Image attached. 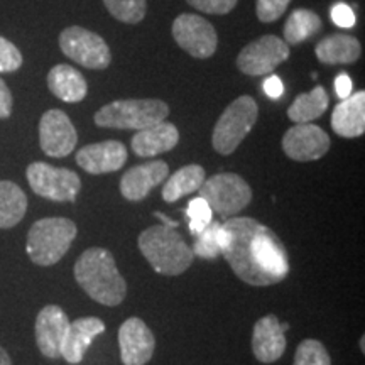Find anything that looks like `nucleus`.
Returning a JSON list of instances; mask_svg holds the SVG:
<instances>
[{
	"mask_svg": "<svg viewBox=\"0 0 365 365\" xmlns=\"http://www.w3.org/2000/svg\"><path fill=\"white\" fill-rule=\"evenodd\" d=\"M228 245L223 257L237 277L250 286H272L289 274V255L279 237L254 218L235 217L223 223Z\"/></svg>",
	"mask_w": 365,
	"mask_h": 365,
	"instance_id": "f257e3e1",
	"label": "nucleus"
},
{
	"mask_svg": "<svg viewBox=\"0 0 365 365\" xmlns=\"http://www.w3.org/2000/svg\"><path fill=\"white\" fill-rule=\"evenodd\" d=\"M75 279L91 299L103 307H118L127 294V282L118 272L110 250L86 249L75 264Z\"/></svg>",
	"mask_w": 365,
	"mask_h": 365,
	"instance_id": "f03ea898",
	"label": "nucleus"
},
{
	"mask_svg": "<svg viewBox=\"0 0 365 365\" xmlns=\"http://www.w3.org/2000/svg\"><path fill=\"white\" fill-rule=\"evenodd\" d=\"M139 250L150 267L163 276H180L195 261V254L175 228L154 225L139 235Z\"/></svg>",
	"mask_w": 365,
	"mask_h": 365,
	"instance_id": "7ed1b4c3",
	"label": "nucleus"
},
{
	"mask_svg": "<svg viewBox=\"0 0 365 365\" xmlns=\"http://www.w3.org/2000/svg\"><path fill=\"white\" fill-rule=\"evenodd\" d=\"M76 234L78 228L70 218H41L27 234V255L38 266H54L70 250Z\"/></svg>",
	"mask_w": 365,
	"mask_h": 365,
	"instance_id": "20e7f679",
	"label": "nucleus"
},
{
	"mask_svg": "<svg viewBox=\"0 0 365 365\" xmlns=\"http://www.w3.org/2000/svg\"><path fill=\"white\" fill-rule=\"evenodd\" d=\"M170 107L163 100H115L95 113V124L105 129L143 130L166 120Z\"/></svg>",
	"mask_w": 365,
	"mask_h": 365,
	"instance_id": "39448f33",
	"label": "nucleus"
},
{
	"mask_svg": "<svg viewBox=\"0 0 365 365\" xmlns=\"http://www.w3.org/2000/svg\"><path fill=\"white\" fill-rule=\"evenodd\" d=\"M257 103L249 95H242L225 108L213 129L212 143L218 154L228 156L239 148L257 120Z\"/></svg>",
	"mask_w": 365,
	"mask_h": 365,
	"instance_id": "423d86ee",
	"label": "nucleus"
},
{
	"mask_svg": "<svg viewBox=\"0 0 365 365\" xmlns=\"http://www.w3.org/2000/svg\"><path fill=\"white\" fill-rule=\"evenodd\" d=\"M198 193L203 200H207L212 212L227 220L240 213L252 200L249 182L234 173H220L210 180H205Z\"/></svg>",
	"mask_w": 365,
	"mask_h": 365,
	"instance_id": "0eeeda50",
	"label": "nucleus"
},
{
	"mask_svg": "<svg viewBox=\"0 0 365 365\" xmlns=\"http://www.w3.org/2000/svg\"><path fill=\"white\" fill-rule=\"evenodd\" d=\"M26 176L31 190L51 202H75L81 190V181L75 171L51 166L48 163L29 164Z\"/></svg>",
	"mask_w": 365,
	"mask_h": 365,
	"instance_id": "6e6552de",
	"label": "nucleus"
},
{
	"mask_svg": "<svg viewBox=\"0 0 365 365\" xmlns=\"http://www.w3.org/2000/svg\"><path fill=\"white\" fill-rule=\"evenodd\" d=\"M59 48L65 56L90 70H105L112 61L110 48L102 36L80 26L66 27L59 34Z\"/></svg>",
	"mask_w": 365,
	"mask_h": 365,
	"instance_id": "1a4fd4ad",
	"label": "nucleus"
},
{
	"mask_svg": "<svg viewBox=\"0 0 365 365\" xmlns=\"http://www.w3.org/2000/svg\"><path fill=\"white\" fill-rule=\"evenodd\" d=\"M289 58V46L277 36H262L242 49L237 66L249 76H264Z\"/></svg>",
	"mask_w": 365,
	"mask_h": 365,
	"instance_id": "9d476101",
	"label": "nucleus"
},
{
	"mask_svg": "<svg viewBox=\"0 0 365 365\" xmlns=\"http://www.w3.org/2000/svg\"><path fill=\"white\" fill-rule=\"evenodd\" d=\"M173 36L176 43L191 56L205 59L217 51L218 38L213 26L196 14H181L173 22Z\"/></svg>",
	"mask_w": 365,
	"mask_h": 365,
	"instance_id": "9b49d317",
	"label": "nucleus"
},
{
	"mask_svg": "<svg viewBox=\"0 0 365 365\" xmlns=\"http://www.w3.org/2000/svg\"><path fill=\"white\" fill-rule=\"evenodd\" d=\"M78 134L65 112L48 110L39 122V144L49 158H66L73 153Z\"/></svg>",
	"mask_w": 365,
	"mask_h": 365,
	"instance_id": "f8f14e48",
	"label": "nucleus"
},
{
	"mask_svg": "<svg viewBox=\"0 0 365 365\" xmlns=\"http://www.w3.org/2000/svg\"><path fill=\"white\" fill-rule=\"evenodd\" d=\"M282 149L293 161H317L330 149V137L318 125L296 124L282 137Z\"/></svg>",
	"mask_w": 365,
	"mask_h": 365,
	"instance_id": "ddd939ff",
	"label": "nucleus"
},
{
	"mask_svg": "<svg viewBox=\"0 0 365 365\" xmlns=\"http://www.w3.org/2000/svg\"><path fill=\"white\" fill-rule=\"evenodd\" d=\"M118 346L124 365H145L153 359L156 349L150 328L140 318H129L118 330Z\"/></svg>",
	"mask_w": 365,
	"mask_h": 365,
	"instance_id": "4468645a",
	"label": "nucleus"
},
{
	"mask_svg": "<svg viewBox=\"0 0 365 365\" xmlns=\"http://www.w3.org/2000/svg\"><path fill=\"white\" fill-rule=\"evenodd\" d=\"M70 318L56 304H48L36 318V344L39 352L48 359L61 357V346L65 341Z\"/></svg>",
	"mask_w": 365,
	"mask_h": 365,
	"instance_id": "2eb2a0df",
	"label": "nucleus"
},
{
	"mask_svg": "<svg viewBox=\"0 0 365 365\" xmlns=\"http://www.w3.org/2000/svg\"><path fill=\"white\" fill-rule=\"evenodd\" d=\"M127 161V148L118 140L90 144L76 153V164L90 175L115 173Z\"/></svg>",
	"mask_w": 365,
	"mask_h": 365,
	"instance_id": "dca6fc26",
	"label": "nucleus"
},
{
	"mask_svg": "<svg viewBox=\"0 0 365 365\" xmlns=\"http://www.w3.org/2000/svg\"><path fill=\"white\" fill-rule=\"evenodd\" d=\"M287 325H281L274 314H267L254 325L252 352L261 364L277 362L284 354L287 340L284 331Z\"/></svg>",
	"mask_w": 365,
	"mask_h": 365,
	"instance_id": "f3484780",
	"label": "nucleus"
},
{
	"mask_svg": "<svg viewBox=\"0 0 365 365\" xmlns=\"http://www.w3.org/2000/svg\"><path fill=\"white\" fill-rule=\"evenodd\" d=\"M170 168L164 161H150L130 168L120 180V193L129 202H140L150 190L166 180Z\"/></svg>",
	"mask_w": 365,
	"mask_h": 365,
	"instance_id": "a211bd4d",
	"label": "nucleus"
},
{
	"mask_svg": "<svg viewBox=\"0 0 365 365\" xmlns=\"http://www.w3.org/2000/svg\"><path fill=\"white\" fill-rule=\"evenodd\" d=\"M105 323L100 318L83 317L70 322L65 341L61 346V357L68 364L78 365L83 360L86 350L91 345L95 336L103 333Z\"/></svg>",
	"mask_w": 365,
	"mask_h": 365,
	"instance_id": "6ab92c4d",
	"label": "nucleus"
},
{
	"mask_svg": "<svg viewBox=\"0 0 365 365\" xmlns=\"http://www.w3.org/2000/svg\"><path fill=\"white\" fill-rule=\"evenodd\" d=\"M178 143H180V132L176 125L170 122H159L148 129L137 130V134L132 137L130 148L139 158H154L175 149Z\"/></svg>",
	"mask_w": 365,
	"mask_h": 365,
	"instance_id": "aec40b11",
	"label": "nucleus"
},
{
	"mask_svg": "<svg viewBox=\"0 0 365 365\" xmlns=\"http://www.w3.org/2000/svg\"><path fill=\"white\" fill-rule=\"evenodd\" d=\"M331 129L346 139L364 135L365 132V93L357 91L336 105L331 113Z\"/></svg>",
	"mask_w": 365,
	"mask_h": 365,
	"instance_id": "412c9836",
	"label": "nucleus"
},
{
	"mask_svg": "<svg viewBox=\"0 0 365 365\" xmlns=\"http://www.w3.org/2000/svg\"><path fill=\"white\" fill-rule=\"evenodd\" d=\"M48 86L54 97L66 103L81 102L86 97V80L83 75L70 65H56L48 75Z\"/></svg>",
	"mask_w": 365,
	"mask_h": 365,
	"instance_id": "4be33fe9",
	"label": "nucleus"
},
{
	"mask_svg": "<svg viewBox=\"0 0 365 365\" xmlns=\"http://www.w3.org/2000/svg\"><path fill=\"white\" fill-rule=\"evenodd\" d=\"M314 51L323 65H352L360 58L362 48L354 36L333 34L319 41Z\"/></svg>",
	"mask_w": 365,
	"mask_h": 365,
	"instance_id": "5701e85b",
	"label": "nucleus"
},
{
	"mask_svg": "<svg viewBox=\"0 0 365 365\" xmlns=\"http://www.w3.org/2000/svg\"><path fill=\"white\" fill-rule=\"evenodd\" d=\"M207 173L198 164H190V166L181 168L175 175L170 176L163 188V198L164 202L175 203L182 196L195 193L202 188V185L207 180Z\"/></svg>",
	"mask_w": 365,
	"mask_h": 365,
	"instance_id": "b1692460",
	"label": "nucleus"
},
{
	"mask_svg": "<svg viewBox=\"0 0 365 365\" xmlns=\"http://www.w3.org/2000/svg\"><path fill=\"white\" fill-rule=\"evenodd\" d=\"M328 103H330V98H328L327 90L318 85L308 93H301L299 97H296L291 107L287 108V117L296 124H309L327 112Z\"/></svg>",
	"mask_w": 365,
	"mask_h": 365,
	"instance_id": "393cba45",
	"label": "nucleus"
},
{
	"mask_svg": "<svg viewBox=\"0 0 365 365\" xmlns=\"http://www.w3.org/2000/svg\"><path fill=\"white\" fill-rule=\"evenodd\" d=\"M27 196L16 182L0 181V228H12L24 218Z\"/></svg>",
	"mask_w": 365,
	"mask_h": 365,
	"instance_id": "a878e982",
	"label": "nucleus"
},
{
	"mask_svg": "<svg viewBox=\"0 0 365 365\" xmlns=\"http://www.w3.org/2000/svg\"><path fill=\"white\" fill-rule=\"evenodd\" d=\"M319 29H322V19L318 17V14L308 11V9H296L286 21L284 43L299 44L313 38Z\"/></svg>",
	"mask_w": 365,
	"mask_h": 365,
	"instance_id": "bb28decb",
	"label": "nucleus"
},
{
	"mask_svg": "<svg viewBox=\"0 0 365 365\" xmlns=\"http://www.w3.org/2000/svg\"><path fill=\"white\" fill-rule=\"evenodd\" d=\"M228 245V232L223 228L222 223L212 222L205 228L202 234L196 235L193 245V254L202 259H217L223 254Z\"/></svg>",
	"mask_w": 365,
	"mask_h": 365,
	"instance_id": "cd10ccee",
	"label": "nucleus"
},
{
	"mask_svg": "<svg viewBox=\"0 0 365 365\" xmlns=\"http://www.w3.org/2000/svg\"><path fill=\"white\" fill-rule=\"evenodd\" d=\"M105 7L117 21L137 24L145 16V0H103Z\"/></svg>",
	"mask_w": 365,
	"mask_h": 365,
	"instance_id": "c85d7f7f",
	"label": "nucleus"
},
{
	"mask_svg": "<svg viewBox=\"0 0 365 365\" xmlns=\"http://www.w3.org/2000/svg\"><path fill=\"white\" fill-rule=\"evenodd\" d=\"M293 365H331V359L322 341L307 339L296 349Z\"/></svg>",
	"mask_w": 365,
	"mask_h": 365,
	"instance_id": "c756f323",
	"label": "nucleus"
},
{
	"mask_svg": "<svg viewBox=\"0 0 365 365\" xmlns=\"http://www.w3.org/2000/svg\"><path fill=\"white\" fill-rule=\"evenodd\" d=\"M186 215H188L190 222V232L191 235H198L207 228L210 223L213 222V212L207 203V200H203L202 196H196L188 203L186 208Z\"/></svg>",
	"mask_w": 365,
	"mask_h": 365,
	"instance_id": "7c9ffc66",
	"label": "nucleus"
},
{
	"mask_svg": "<svg viewBox=\"0 0 365 365\" xmlns=\"http://www.w3.org/2000/svg\"><path fill=\"white\" fill-rule=\"evenodd\" d=\"M22 66V54L16 44L0 38V73L17 71Z\"/></svg>",
	"mask_w": 365,
	"mask_h": 365,
	"instance_id": "2f4dec72",
	"label": "nucleus"
},
{
	"mask_svg": "<svg viewBox=\"0 0 365 365\" xmlns=\"http://www.w3.org/2000/svg\"><path fill=\"white\" fill-rule=\"evenodd\" d=\"M291 0H257V17L261 22L277 21L286 12Z\"/></svg>",
	"mask_w": 365,
	"mask_h": 365,
	"instance_id": "473e14b6",
	"label": "nucleus"
},
{
	"mask_svg": "<svg viewBox=\"0 0 365 365\" xmlns=\"http://www.w3.org/2000/svg\"><path fill=\"white\" fill-rule=\"evenodd\" d=\"M191 7L196 11H202L207 14H228L237 6V0H186Z\"/></svg>",
	"mask_w": 365,
	"mask_h": 365,
	"instance_id": "72a5a7b5",
	"label": "nucleus"
},
{
	"mask_svg": "<svg viewBox=\"0 0 365 365\" xmlns=\"http://www.w3.org/2000/svg\"><path fill=\"white\" fill-rule=\"evenodd\" d=\"M330 17L331 21L335 22V26L344 27V29H350V27H354L355 22H357L354 9L345 2L335 4L330 11Z\"/></svg>",
	"mask_w": 365,
	"mask_h": 365,
	"instance_id": "f704fd0d",
	"label": "nucleus"
},
{
	"mask_svg": "<svg viewBox=\"0 0 365 365\" xmlns=\"http://www.w3.org/2000/svg\"><path fill=\"white\" fill-rule=\"evenodd\" d=\"M262 90H264V93H266L269 98L277 100V98L282 97V93H284V85H282V81H281L279 76L272 75V76H269L267 80H264Z\"/></svg>",
	"mask_w": 365,
	"mask_h": 365,
	"instance_id": "c9c22d12",
	"label": "nucleus"
},
{
	"mask_svg": "<svg viewBox=\"0 0 365 365\" xmlns=\"http://www.w3.org/2000/svg\"><path fill=\"white\" fill-rule=\"evenodd\" d=\"M12 113V93L6 85V81L0 78V118H9Z\"/></svg>",
	"mask_w": 365,
	"mask_h": 365,
	"instance_id": "e433bc0d",
	"label": "nucleus"
},
{
	"mask_svg": "<svg viewBox=\"0 0 365 365\" xmlns=\"http://www.w3.org/2000/svg\"><path fill=\"white\" fill-rule=\"evenodd\" d=\"M352 90H354V85H352V80H350V76L346 75V73H340L335 80L336 97H339L340 100H345L346 97H350V95H352Z\"/></svg>",
	"mask_w": 365,
	"mask_h": 365,
	"instance_id": "4c0bfd02",
	"label": "nucleus"
},
{
	"mask_svg": "<svg viewBox=\"0 0 365 365\" xmlns=\"http://www.w3.org/2000/svg\"><path fill=\"white\" fill-rule=\"evenodd\" d=\"M0 365H12L11 357H9V354L2 349V346H0Z\"/></svg>",
	"mask_w": 365,
	"mask_h": 365,
	"instance_id": "58836bf2",
	"label": "nucleus"
},
{
	"mask_svg": "<svg viewBox=\"0 0 365 365\" xmlns=\"http://www.w3.org/2000/svg\"><path fill=\"white\" fill-rule=\"evenodd\" d=\"M156 215H158L159 218H161V220L164 222V225H166V227H171V228H176V227H178L176 222H173V220H170V218H168V217H164L163 213H156Z\"/></svg>",
	"mask_w": 365,
	"mask_h": 365,
	"instance_id": "ea45409f",
	"label": "nucleus"
},
{
	"mask_svg": "<svg viewBox=\"0 0 365 365\" xmlns=\"http://www.w3.org/2000/svg\"><path fill=\"white\" fill-rule=\"evenodd\" d=\"M365 339V336H362V339H360V350H362V352H365V346H364V340Z\"/></svg>",
	"mask_w": 365,
	"mask_h": 365,
	"instance_id": "a19ab883",
	"label": "nucleus"
}]
</instances>
